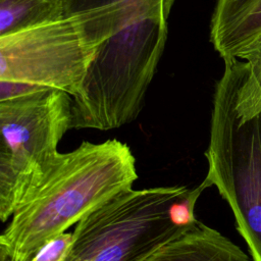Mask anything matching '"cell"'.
Segmentation results:
<instances>
[{
    "instance_id": "1",
    "label": "cell",
    "mask_w": 261,
    "mask_h": 261,
    "mask_svg": "<svg viewBox=\"0 0 261 261\" xmlns=\"http://www.w3.org/2000/svg\"><path fill=\"white\" fill-rule=\"evenodd\" d=\"M138 179L136 158L125 143L83 142L55 158L17 206L0 234V251L13 261H31L52 239Z\"/></svg>"
},
{
    "instance_id": "2",
    "label": "cell",
    "mask_w": 261,
    "mask_h": 261,
    "mask_svg": "<svg viewBox=\"0 0 261 261\" xmlns=\"http://www.w3.org/2000/svg\"><path fill=\"white\" fill-rule=\"evenodd\" d=\"M201 184L130 189L82 218L63 261H144L198 219Z\"/></svg>"
},
{
    "instance_id": "3",
    "label": "cell",
    "mask_w": 261,
    "mask_h": 261,
    "mask_svg": "<svg viewBox=\"0 0 261 261\" xmlns=\"http://www.w3.org/2000/svg\"><path fill=\"white\" fill-rule=\"evenodd\" d=\"M167 40V17L137 21L101 43L72 99L71 128L109 130L134 121Z\"/></svg>"
},
{
    "instance_id": "4",
    "label": "cell",
    "mask_w": 261,
    "mask_h": 261,
    "mask_svg": "<svg viewBox=\"0 0 261 261\" xmlns=\"http://www.w3.org/2000/svg\"><path fill=\"white\" fill-rule=\"evenodd\" d=\"M245 62L224 63L216 84L204 189L216 187L254 261H261V114L242 122L236 109Z\"/></svg>"
},
{
    "instance_id": "5",
    "label": "cell",
    "mask_w": 261,
    "mask_h": 261,
    "mask_svg": "<svg viewBox=\"0 0 261 261\" xmlns=\"http://www.w3.org/2000/svg\"><path fill=\"white\" fill-rule=\"evenodd\" d=\"M70 95L45 89L0 101V218L7 221L59 154L71 128Z\"/></svg>"
},
{
    "instance_id": "6",
    "label": "cell",
    "mask_w": 261,
    "mask_h": 261,
    "mask_svg": "<svg viewBox=\"0 0 261 261\" xmlns=\"http://www.w3.org/2000/svg\"><path fill=\"white\" fill-rule=\"evenodd\" d=\"M96 50L76 16L0 37V80L55 89L73 97Z\"/></svg>"
},
{
    "instance_id": "7",
    "label": "cell",
    "mask_w": 261,
    "mask_h": 261,
    "mask_svg": "<svg viewBox=\"0 0 261 261\" xmlns=\"http://www.w3.org/2000/svg\"><path fill=\"white\" fill-rule=\"evenodd\" d=\"M261 41V0H216L210 42L225 62L239 60Z\"/></svg>"
},
{
    "instance_id": "8",
    "label": "cell",
    "mask_w": 261,
    "mask_h": 261,
    "mask_svg": "<svg viewBox=\"0 0 261 261\" xmlns=\"http://www.w3.org/2000/svg\"><path fill=\"white\" fill-rule=\"evenodd\" d=\"M144 261H249V257L228 238L197 220Z\"/></svg>"
},
{
    "instance_id": "9",
    "label": "cell",
    "mask_w": 261,
    "mask_h": 261,
    "mask_svg": "<svg viewBox=\"0 0 261 261\" xmlns=\"http://www.w3.org/2000/svg\"><path fill=\"white\" fill-rule=\"evenodd\" d=\"M63 17V0H0V37Z\"/></svg>"
},
{
    "instance_id": "10",
    "label": "cell",
    "mask_w": 261,
    "mask_h": 261,
    "mask_svg": "<svg viewBox=\"0 0 261 261\" xmlns=\"http://www.w3.org/2000/svg\"><path fill=\"white\" fill-rule=\"evenodd\" d=\"M242 60L245 71L237 92L236 109L240 120L246 122L261 114V41Z\"/></svg>"
},
{
    "instance_id": "11",
    "label": "cell",
    "mask_w": 261,
    "mask_h": 261,
    "mask_svg": "<svg viewBox=\"0 0 261 261\" xmlns=\"http://www.w3.org/2000/svg\"><path fill=\"white\" fill-rule=\"evenodd\" d=\"M72 241V233L63 232L49 241L31 261H63Z\"/></svg>"
},
{
    "instance_id": "12",
    "label": "cell",
    "mask_w": 261,
    "mask_h": 261,
    "mask_svg": "<svg viewBox=\"0 0 261 261\" xmlns=\"http://www.w3.org/2000/svg\"><path fill=\"white\" fill-rule=\"evenodd\" d=\"M45 89L49 88H44L24 82L0 80V101L20 98Z\"/></svg>"
},
{
    "instance_id": "13",
    "label": "cell",
    "mask_w": 261,
    "mask_h": 261,
    "mask_svg": "<svg viewBox=\"0 0 261 261\" xmlns=\"http://www.w3.org/2000/svg\"><path fill=\"white\" fill-rule=\"evenodd\" d=\"M126 0H63L64 17L106 7Z\"/></svg>"
},
{
    "instance_id": "14",
    "label": "cell",
    "mask_w": 261,
    "mask_h": 261,
    "mask_svg": "<svg viewBox=\"0 0 261 261\" xmlns=\"http://www.w3.org/2000/svg\"><path fill=\"white\" fill-rule=\"evenodd\" d=\"M0 261H13L6 253L0 251Z\"/></svg>"
}]
</instances>
